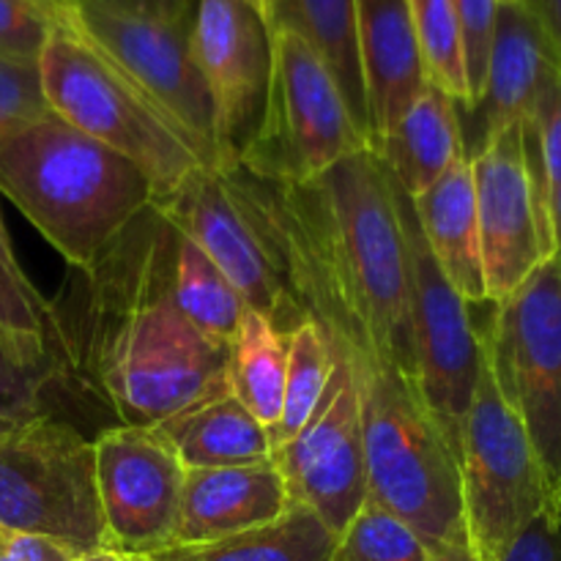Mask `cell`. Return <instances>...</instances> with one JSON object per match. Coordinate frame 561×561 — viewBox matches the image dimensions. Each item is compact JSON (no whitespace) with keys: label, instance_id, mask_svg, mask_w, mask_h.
<instances>
[{"label":"cell","instance_id":"obj_7","mask_svg":"<svg viewBox=\"0 0 561 561\" xmlns=\"http://www.w3.org/2000/svg\"><path fill=\"white\" fill-rule=\"evenodd\" d=\"M274 71L266 115L236 164L268 181H312L370 148L321 55L288 27H274Z\"/></svg>","mask_w":561,"mask_h":561},{"label":"cell","instance_id":"obj_4","mask_svg":"<svg viewBox=\"0 0 561 561\" xmlns=\"http://www.w3.org/2000/svg\"><path fill=\"white\" fill-rule=\"evenodd\" d=\"M367 460V499L422 537L436 561H477L466 529L460 466L422 400L398 370L354 376Z\"/></svg>","mask_w":561,"mask_h":561},{"label":"cell","instance_id":"obj_24","mask_svg":"<svg viewBox=\"0 0 561 561\" xmlns=\"http://www.w3.org/2000/svg\"><path fill=\"white\" fill-rule=\"evenodd\" d=\"M337 535L307 507L290 504L283 518L201 546H170L151 553L153 561H329Z\"/></svg>","mask_w":561,"mask_h":561},{"label":"cell","instance_id":"obj_25","mask_svg":"<svg viewBox=\"0 0 561 561\" xmlns=\"http://www.w3.org/2000/svg\"><path fill=\"white\" fill-rule=\"evenodd\" d=\"M230 392L272 436L283 416L288 334L279 332L261 312L247 310L230 343Z\"/></svg>","mask_w":561,"mask_h":561},{"label":"cell","instance_id":"obj_9","mask_svg":"<svg viewBox=\"0 0 561 561\" xmlns=\"http://www.w3.org/2000/svg\"><path fill=\"white\" fill-rule=\"evenodd\" d=\"M458 466L466 529L477 561H499L526 524L557 507L524 425L493 381L485 351Z\"/></svg>","mask_w":561,"mask_h":561},{"label":"cell","instance_id":"obj_13","mask_svg":"<svg viewBox=\"0 0 561 561\" xmlns=\"http://www.w3.org/2000/svg\"><path fill=\"white\" fill-rule=\"evenodd\" d=\"M96 493L110 548L157 553L175 542L186 469L157 427H110L93 438Z\"/></svg>","mask_w":561,"mask_h":561},{"label":"cell","instance_id":"obj_23","mask_svg":"<svg viewBox=\"0 0 561 561\" xmlns=\"http://www.w3.org/2000/svg\"><path fill=\"white\" fill-rule=\"evenodd\" d=\"M274 27L299 33L321 55L343 91L348 113L370 142L365 80H362L359 42H356V0H272L268 31Z\"/></svg>","mask_w":561,"mask_h":561},{"label":"cell","instance_id":"obj_17","mask_svg":"<svg viewBox=\"0 0 561 561\" xmlns=\"http://www.w3.org/2000/svg\"><path fill=\"white\" fill-rule=\"evenodd\" d=\"M561 69L524 3H499L485 85L474 104H458L466 157L499 131L531 118L559 82Z\"/></svg>","mask_w":561,"mask_h":561},{"label":"cell","instance_id":"obj_46","mask_svg":"<svg viewBox=\"0 0 561 561\" xmlns=\"http://www.w3.org/2000/svg\"><path fill=\"white\" fill-rule=\"evenodd\" d=\"M499 3H520V0H499Z\"/></svg>","mask_w":561,"mask_h":561},{"label":"cell","instance_id":"obj_1","mask_svg":"<svg viewBox=\"0 0 561 561\" xmlns=\"http://www.w3.org/2000/svg\"><path fill=\"white\" fill-rule=\"evenodd\" d=\"M181 230L148 206L85 266H69L44 312V414L93 438L153 427L230 392V345L175 301Z\"/></svg>","mask_w":561,"mask_h":561},{"label":"cell","instance_id":"obj_2","mask_svg":"<svg viewBox=\"0 0 561 561\" xmlns=\"http://www.w3.org/2000/svg\"><path fill=\"white\" fill-rule=\"evenodd\" d=\"M299 316L354 376L398 370L416 381L409 261L389 173L365 148L312 181L219 168Z\"/></svg>","mask_w":561,"mask_h":561},{"label":"cell","instance_id":"obj_41","mask_svg":"<svg viewBox=\"0 0 561 561\" xmlns=\"http://www.w3.org/2000/svg\"><path fill=\"white\" fill-rule=\"evenodd\" d=\"M551 233H553V261L561 266V186L551 195Z\"/></svg>","mask_w":561,"mask_h":561},{"label":"cell","instance_id":"obj_29","mask_svg":"<svg viewBox=\"0 0 561 561\" xmlns=\"http://www.w3.org/2000/svg\"><path fill=\"white\" fill-rule=\"evenodd\" d=\"M329 561H436L409 524L367 499L334 540Z\"/></svg>","mask_w":561,"mask_h":561},{"label":"cell","instance_id":"obj_28","mask_svg":"<svg viewBox=\"0 0 561 561\" xmlns=\"http://www.w3.org/2000/svg\"><path fill=\"white\" fill-rule=\"evenodd\" d=\"M427 85L438 88L458 104H471L466 77L463 27L453 0H409Z\"/></svg>","mask_w":561,"mask_h":561},{"label":"cell","instance_id":"obj_39","mask_svg":"<svg viewBox=\"0 0 561 561\" xmlns=\"http://www.w3.org/2000/svg\"><path fill=\"white\" fill-rule=\"evenodd\" d=\"M531 14L535 25L540 27L553 60L561 69V0H520Z\"/></svg>","mask_w":561,"mask_h":561},{"label":"cell","instance_id":"obj_11","mask_svg":"<svg viewBox=\"0 0 561 561\" xmlns=\"http://www.w3.org/2000/svg\"><path fill=\"white\" fill-rule=\"evenodd\" d=\"M55 20L64 22L104 58L113 60L175 124L190 131L192 140L219 168L214 102L192 55V27L126 14L93 0H77L66 5Z\"/></svg>","mask_w":561,"mask_h":561},{"label":"cell","instance_id":"obj_20","mask_svg":"<svg viewBox=\"0 0 561 561\" xmlns=\"http://www.w3.org/2000/svg\"><path fill=\"white\" fill-rule=\"evenodd\" d=\"M411 201L422 236L449 285L469 305H491L482 268L474 175L469 159H460L431 190Z\"/></svg>","mask_w":561,"mask_h":561},{"label":"cell","instance_id":"obj_36","mask_svg":"<svg viewBox=\"0 0 561 561\" xmlns=\"http://www.w3.org/2000/svg\"><path fill=\"white\" fill-rule=\"evenodd\" d=\"M499 561H561V515L557 507L526 524L504 548Z\"/></svg>","mask_w":561,"mask_h":561},{"label":"cell","instance_id":"obj_30","mask_svg":"<svg viewBox=\"0 0 561 561\" xmlns=\"http://www.w3.org/2000/svg\"><path fill=\"white\" fill-rule=\"evenodd\" d=\"M49 359L42 337L0 323V414L27 422L44 414Z\"/></svg>","mask_w":561,"mask_h":561},{"label":"cell","instance_id":"obj_45","mask_svg":"<svg viewBox=\"0 0 561 561\" xmlns=\"http://www.w3.org/2000/svg\"><path fill=\"white\" fill-rule=\"evenodd\" d=\"M53 3H55V9H66V5H71V3H77V0H53Z\"/></svg>","mask_w":561,"mask_h":561},{"label":"cell","instance_id":"obj_38","mask_svg":"<svg viewBox=\"0 0 561 561\" xmlns=\"http://www.w3.org/2000/svg\"><path fill=\"white\" fill-rule=\"evenodd\" d=\"M93 3L107 5V9L115 11H126V14L151 16V20L173 22V25L186 27H192L197 9V0H93Z\"/></svg>","mask_w":561,"mask_h":561},{"label":"cell","instance_id":"obj_27","mask_svg":"<svg viewBox=\"0 0 561 561\" xmlns=\"http://www.w3.org/2000/svg\"><path fill=\"white\" fill-rule=\"evenodd\" d=\"M334 370V356L327 337L312 321H301L288 334V370H285L283 416L272 433V449L290 442L307 427L321 405Z\"/></svg>","mask_w":561,"mask_h":561},{"label":"cell","instance_id":"obj_6","mask_svg":"<svg viewBox=\"0 0 561 561\" xmlns=\"http://www.w3.org/2000/svg\"><path fill=\"white\" fill-rule=\"evenodd\" d=\"M0 526L77 553L110 548L91 438L49 414L16 425L0 442Z\"/></svg>","mask_w":561,"mask_h":561},{"label":"cell","instance_id":"obj_26","mask_svg":"<svg viewBox=\"0 0 561 561\" xmlns=\"http://www.w3.org/2000/svg\"><path fill=\"white\" fill-rule=\"evenodd\" d=\"M175 301L206 337L222 345L233 343L250 310L222 268L184 233L175 247Z\"/></svg>","mask_w":561,"mask_h":561},{"label":"cell","instance_id":"obj_10","mask_svg":"<svg viewBox=\"0 0 561 561\" xmlns=\"http://www.w3.org/2000/svg\"><path fill=\"white\" fill-rule=\"evenodd\" d=\"M389 186L398 206L405 261H409L416 383L444 442L449 444L455 458H460L466 414H469L477 378L482 370V332L471 321L469 301L449 285V279L438 268L422 236L411 195L392 179V173H389Z\"/></svg>","mask_w":561,"mask_h":561},{"label":"cell","instance_id":"obj_12","mask_svg":"<svg viewBox=\"0 0 561 561\" xmlns=\"http://www.w3.org/2000/svg\"><path fill=\"white\" fill-rule=\"evenodd\" d=\"M190 44L214 102L219 168H228L250 151L266 115L272 31L247 0H197Z\"/></svg>","mask_w":561,"mask_h":561},{"label":"cell","instance_id":"obj_33","mask_svg":"<svg viewBox=\"0 0 561 561\" xmlns=\"http://www.w3.org/2000/svg\"><path fill=\"white\" fill-rule=\"evenodd\" d=\"M55 14L36 0H0V55L20 60H38Z\"/></svg>","mask_w":561,"mask_h":561},{"label":"cell","instance_id":"obj_19","mask_svg":"<svg viewBox=\"0 0 561 561\" xmlns=\"http://www.w3.org/2000/svg\"><path fill=\"white\" fill-rule=\"evenodd\" d=\"M356 42L373 146L427 88L409 0H356Z\"/></svg>","mask_w":561,"mask_h":561},{"label":"cell","instance_id":"obj_31","mask_svg":"<svg viewBox=\"0 0 561 561\" xmlns=\"http://www.w3.org/2000/svg\"><path fill=\"white\" fill-rule=\"evenodd\" d=\"M44 312H47V296L38 294L36 285L22 272L11 250L9 230L0 217V323L14 332L42 337Z\"/></svg>","mask_w":561,"mask_h":561},{"label":"cell","instance_id":"obj_32","mask_svg":"<svg viewBox=\"0 0 561 561\" xmlns=\"http://www.w3.org/2000/svg\"><path fill=\"white\" fill-rule=\"evenodd\" d=\"M49 113L38 60L0 55V135Z\"/></svg>","mask_w":561,"mask_h":561},{"label":"cell","instance_id":"obj_16","mask_svg":"<svg viewBox=\"0 0 561 561\" xmlns=\"http://www.w3.org/2000/svg\"><path fill=\"white\" fill-rule=\"evenodd\" d=\"M153 206L162 208L164 217L222 268L250 310L261 312L285 334L299 327L277 266L230 195L222 170L197 168L170 195L153 201Z\"/></svg>","mask_w":561,"mask_h":561},{"label":"cell","instance_id":"obj_15","mask_svg":"<svg viewBox=\"0 0 561 561\" xmlns=\"http://www.w3.org/2000/svg\"><path fill=\"white\" fill-rule=\"evenodd\" d=\"M469 162L474 175L488 301L499 305L542 263L553 261V236L537 208L520 124L499 131Z\"/></svg>","mask_w":561,"mask_h":561},{"label":"cell","instance_id":"obj_42","mask_svg":"<svg viewBox=\"0 0 561 561\" xmlns=\"http://www.w3.org/2000/svg\"><path fill=\"white\" fill-rule=\"evenodd\" d=\"M247 3H250L252 9L261 11V16L266 20V25H268V16H272V0H247Z\"/></svg>","mask_w":561,"mask_h":561},{"label":"cell","instance_id":"obj_43","mask_svg":"<svg viewBox=\"0 0 561 561\" xmlns=\"http://www.w3.org/2000/svg\"><path fill=\"white\" fill-rule=\"evenodd\" d=\"M16 425H22V422H16V420H9V416H5V414H0V442H3V438L9 436V433L14 431Z\"/></svg>","mask_w":561,"mask_h":561},{"label":"cell","instance_id":"obj_3","mask_svg":"<svg viewBox=\"0 0 561 561\" xmlns=\"http://www.w3.org/2000/svg\"><path fill=\"white\" fill-rule=\"evenodd\" d=\"M0 192L66 257L91 263L157 197L131 159L47 115L0 135Z\"/></svg>","mask_w":561,"mask_h":561},{"label":"cell","instance_id":"obj_8","mask_svg":"<svg viewBox=\"0 0 561 561\" xmlns=\"http://www.w3.org/2000/svg\"><path fill=\"white\" fill-rule=\"evenodd\" d=\"M482 351L504 403L529 436L553 504L561 499V266L548 261L493 305Z\"/></svg>","mask_w":561,"mask_h":561},{"label":"cell","instance_id":"obj_21","mask_svg":"<svg viewBox=\"0 0 561 561\" xmlns=\"http://www.w3.org/2000/svg\"><path fill=\"white\" fill-rule=\"evenodd\" d=\"M370 148L411 197H420L460 159H469L458 102L433 85H427L403 118Z\"/></svg>","mask_w":561,"mask_h":561},{"label":"cell","instance_id":"obj_18","mask_svg":"<svg viewBox=\"0 0 561 561\" xmlns=\"http://www.w3.org/2000/svg\"><path fill=\"white\" fill-rule=\"evenodd\" d=\"M288 491L274 460L225 469H186L173 546L228 540L288 513Z\"/></svg>","mask_w":561,"mask_h":561},{"label":"cell","instance_id":"obj_34","mask_svg":"<svg viewBox=\"0 0 561 561\" xmlns=\"http://www.w3.org/2000/svg\"><path fill=\"white\" fill-rule=\"evenodd\" d=\"M453 3L458 9L460 27H463L466 77H469V93L471 104H474L482 85H485L488 55H491L499 0H453Z\"/></svg>","mask_w":561,"mask_h":561},{"label":"cell","instance_id":"obj_40","mask_svg":"<svg viewBox=\"0 0 561 561\" xmlns=\"http://www.w3.org/2000/svg\"><path fill=\"white\" fill-rule=\"evenodd\" d=\"M75 561H153L148 553H131L118 551V548H99V551L80 553Z\"/></svg>","mask_w":561,"mask_h":561},{"label":"cell","instance_id":"obj_35","mask_svg":"<svg viewBox=\"0 0 561 561\" xmlns=\"http://www.w3.org/2000/svg\"><path fill=\"white\" fill-rule=\"evenodd\" d=\"M520 124H529L535 129L537 146H540L542 175H546L548 197H551L561 186V77L553 91L546 96V102L540 104V110L531 118L520 121Z\"/></svg>","mask_w":561,"mask_h":561},{"label":"cell","instance_id":"obj_44","mask_svg":"<svg viewBox=\"0 0 561 561\" xmlns=\"http://www.w3.org/2000/svg\"><path fill=\"white\" fill-rule=\"evenodd\" d=\"M36 3H42L44 9H47V11H53V14L58 16V9H55V3H53V0H36Z\"/></svg>","mask_w":561,"mask_h":561},{"label":"cell","instance_id":"obj_37","mask_svg":"<svg viewBox=\"0 0 561 561\" xmlns=\"http://www.w3.org/2000/svg\"><path fill=\"white\" fill-rule=\"evenodd\" d=\"M80 553L66 542L44 535L3 529L0 526V561H75Z\"/></svg>","mask_w":561,"mask_h":561},{"label":"cell","instance_id":"obj_22","mask_svg":"<svg viewBox=\"0 0 561 561\" xmlns=\"http://www.w3.org/2000/svg\"><path fill=\"white\" fill-rule=\"evenodd\" d=\"M157 427L184 469H225L272 458V436L233 392L186 409Z\"/></svg>","mask_w":561,"mask_h":561},{"label":"cell","instance_id":"obj_14","mask_svg":"<svg viewBox=\"0 0 561 561\" xmlns=\"http://www.w3.org/2000/svg\"><path fill=\"white\" fill-rule=\"evenodd\" d=\"M288 502L307 507L332 535L348 526L367 502V460L359 392L348 365L334 359L316 416L290 442L272 449Z\"/></svg>","mask_w":561,"mask_h":561},{"label":"cell","instance_id":"obj_47","mask_svg":"<svg viewBox=\"0 0 561 561\" xmlns=\"http://www.w3.org/2000/svg\"><path fill=\"white\" fill-rule=\"evenodd\" d=\"M557 513L561 515V499H559V502H557Z\"/></svg>","mask_w":561,"mask_h":561},{"label":"cell","instance_id":"obj_5","mask_svg":"<svg viewBox=\"0 0 561 561\" xmlns=\"http://www.w3.org/2000/svg\"><path fill=\"white\" fill-rule=\"evenodd\" d=\"M38 75L49 110L131 159L151 179L153 201L170 195L197 168H217L184 126L64 22L55 20L38 55Z\"/></svg>","mask_w":561,"mask_h":561}]
</instances>
